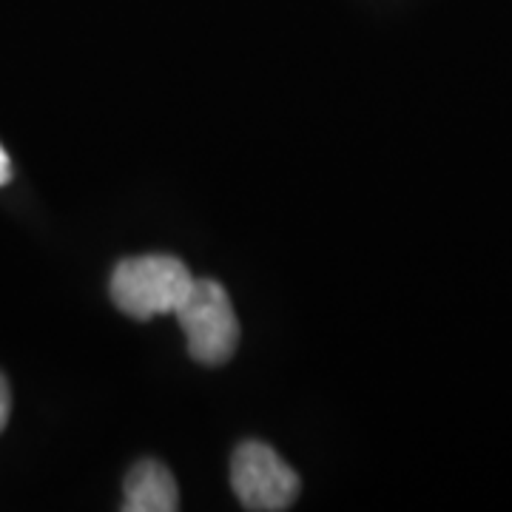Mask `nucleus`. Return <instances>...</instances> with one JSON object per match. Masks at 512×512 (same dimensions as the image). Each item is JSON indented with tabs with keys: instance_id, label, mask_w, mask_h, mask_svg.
Segmentation results:
<instances>
[{
	"instance_id": "f257e3e1",
	"label": "nucleus",
	"mask_w": 512,
	"mask_h": 512,
	"mask_svg": "<svg viewBox=\"0 0 512 512\" xmlns=\"http://www.w3.org/2000/svg\"><path fill=\"white\" fill-rule=\"evenodd\" d=\"M194 285V274L180 259L163 254L123 259L111 274L109 291L114 305L131 319H154L174 313Z\"/></svg>"
},
{
	"instance_id": "f03ea898",
	"label": "nucleus",
	"mask_w": 512,
	"mask_h": 512,
	"mask_svg": "<svg viewBox=\"0 0 512 512\" xmlns=\"http://www.w3.org/2000/svg\"><path fill=\"white\" fill-rule=\"evenodd\" d=\"M185 333L191 359L200 365H225L239 345V319L231 296L214 279H194L183 305L174 311Z\"/></svg>"
},
{
	"instance_id": "7ed1b4c3",
	"label": "nucleus",
	"mask_w": 512,
	"mask_h": 512,
	"mask_svg": "<svg viewBox=\"0 0 512 512\" xmlns=\"http://www.w3.org/2000/svg\"><path fill=\"white\" fill-rule=\"evenodd\" d=\"M231 487L245 510L282 512L299 495V476L276 456L274 447L245 441L231 458Z\"/></svg>"
},
{
	"instance_id": "20e7f679",
	"label": "nucleus",
	"mask_w": 512,
	"mask_h": 512,
	"mask_svg": "<svg viewBox=\"0 0 512 512\" xmlns=\"http://www.w3.org/2000/svg\"><path fill=\"white\" fill-rule=\"evenodd\" d=\"M126 512H174L180 510V490L171 470L157 458H143L128 470L123 484Z\"/></svg>"
},
{
	"instance_id": "39448f33",
	"label": "nucleus",
	"mask_w": 512,
	"mask_h": 512,
	"mask_svg": "<svg viewBox=\"0 0 512 512\" xmlns=\"http://www.w3.org/2000/svg\"><path fill=\"white\" fill-rule=\"evenodd\" d=\"M9 416H12V390H9V382H6V376L0 373V433L6 430V424H9Z\"/></svg>"
},
{
	"instance_id": "423d86ee",
	"label": "nucleus",
	"mask_w": 512,
	"mask_h": 512,
	"mask_svg": "<svg viewBox=\"0 0 512 512\" xmlns=\"http://www.w3.org/2000/svg\"><path fill=\"white\" fill-rule=\"evenodd\" d=\"M9 177H12V163H9V157H6V151L0 148V185L9 183Z\"/></svg>"
}]
</instances>
